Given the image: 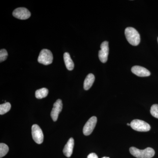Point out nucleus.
Instances as JSON below:
<instances>
[{"instance_id":"f257e3e1","label":"nucleus","mask_w":158,"mask_h":158,"mask_svg":"<svg viewBox=\"0 0 158 158\" xmlns=\"http://www.w3.org/2000/svg\"><path fill=\"white\" fill-rule=\"evenodd\" d=\"M130 152L132 155L137 158H151L155 153L154 150L150 147L144 150H140L132 147L130 148Z\"/></svg>"},{"instance_id":"f03ea898","label":"nucleus","mask_w":158,"mask_h":158,"mask_svg":"<svg viewBox=\"0 0 158 158\" xmlns=\"http://www.w3.org/2000/svg\"><path fill=\"white\" fill-rule=\"evenodd\" d=\"M125 35L128 42L131 45L137 46L140 42V36L138 31L133 27H129L125 30Z\"/></svg>"},{"instance_id":"7ed1b4c3","label":"nucleus","mask_w":158,"mask_h":158,"mask_svg":"<svg viewBox=\"0 0 158 158\" xmlns=\"http://www.w3.org/2000/svg\"><path fill=\"white\" fill-rule=\"evenodd\" d=\"M53 59V56L52 52L47 49H44L40 51L37 60L40 64L48 65L52 64Z\"/></svg>"},{"instance_id":"20e7f679","label":"nucleus","mask_w":158,"mask_h":158,"mask_svg":"<svg viewBox=\"0 0 158 158\" xmlns=\"http://www.w3.org/2000/svg\"><path fill=\"white\" fill-rule=\"evenodd\" d=\"M131 126L133 130L140 132H147L151 129L150 125L140 119H134L131 122Z\"/></svg>"},{"instance_id":"39448f33","label":"nucleus","mask_w":158,"mask_h":158,"mask_svg":"<svg viewBox=\"0 0 158 158\" xmlns=\"http://www.w3.org/2000/svg\"><path fill=\"white\" fill-rule=\"evenodd\" d=\"M32 135L33 139L37 144H40L44 140V135L42 130L37 124L32 127Z\"/></svg>"},{"instance_id":"423d86ee","label":"nucleus","mask_w":158,"mask_h":158,"mask_svg":"<svg viewBox=\"0 0 158 158\" xmlns=\"http://www.w3.org/2000/svg\"><path fill=\"white\" fill-rule=\"evenodd\" d=\"M101 50L99 51L98 57L101 62L106 63L108 60L109 55V42L107 41L102 43L100 46Z\"/></svg>"},{"instance_id":"0eeeda50","label":"nucleus","mask_w":158,"mask_h":158,"mask_svg":"<svg viewBox=\"0 0 158 158\" xmlns=\"http://www.w3.org/2000/svg\"><path fill=\"white\" fill-rule=\"evenodd\" d=\"M97 122L96 116H92L86 123L83 128V133L86 136L89 135L93 132Z\"/></svg>"},{"instance_id":"6e6552de","label":"nucleus","mask_w":158,"mask_h":158,"mask_svg":"<svg viewBox=\"0 0 158 158\" xmlns=\"http://www.w3.org/2000/svg\"><path fill=\"white\" fill-rule=\"evenodd\" d=\"M12 15L14 17L21 20L28 19L31 16L30 11L25 8H18L15 9Z\"/></svg>"},{"instance_id":"1a4fd4ad","label":"nucleus","mask_w":158,"mask_h":158,"mask_svg":"<svg viewBox=\"0 0 158 158\" xmlns=\"http://www.w3.org/2000/svg\"><path fill=\"white\" fill-rule=\"evenodd\" d=\"M62 109V101L61 99H58L54 104L53 108L51 113V116L54 121H57L59 115Z\"/></svg>"},{"instance_id":"9d476101","label":"nucleus","mask_w":158,"mask_h":158,"mask_svg":"<svg viewBox=\"0 0 158 158\" xmlns=\"http://www.w3.org/2000/svg\"><path fill=\"white\" fill-rule=\"evenodd\" d=\"M131 71L136 76L140 77H148L150 75L149 71L142 66L135 65L131 68Z\"/></svg>"},{"instance_id":"9b49d317","label":"nucleus","mask_w":158,"mask_h":158,"mask_svg":"<svg viewBox=\"0 0 158 158\" xmlns=\"http://www.w3.org/2000/svg\"><path fill=\"white\" fill-rule=\"evenodd\" d=\"M74 145V141L73 138H70L65 144L63 150V153L65 156L69 158L71 156L73 152Z\"/></svg>"},{"instance_id":"f8f14e48","label":"nucleus","mask_w":158,"mask_h":158,"mask_svg":"<svg viewBox=\"0 0 158 158\" xmlns=\"http://www.w3.org/2000/svg\"><path fill=\"white\" fill-rule=\"evenodd\" d=\"M95 80V77L93 74L90 73L85 78L84 83V88L85 90H88L93 85Z\"/></svg>"},{"instance_id":"ddd939ff","label":"nucleus","mask_w":158,"mask_h":158,"mask_svg":"<svg viewBox=\"0 0 158 158\" xmlns=\"http://www.w3.org/2000/svg\"><path fill=\"white\" fill-rule=\"evenodd\" d=\"M64 60L66 68L69 70H73L74 67V64L71 58L70 55L68 52H65L64 53Z\"/></svg>"},{"instance_id":"4468645a","label":"nucleus","mask_w":158,"mask_h":158,"mask_svg":"<svg viewBox=\"0 0 158 158\" xmlns=\"http://www.w3.org/2000/svg\"><path fill=\"white\" fill-rule=\"evenodd\" d=\"M48 89L46 88H42L36 90L35 92V96L36 98L42 99L46 97L48 95Z\"/></svg>"},{"instance_id":"2eb2a0df","label":"nucleus","mask_w":158,"mask_h":158,"mask_svg":"<svg viewBox=\"0 0 158 158\" xmlns=\"http://www.w3.org/2000/svg\"><path fill=\"white\" fill-rule=\"evenodd\" d=\"M11 108V105L10 103L6 102L3 104L0 105V114L3 115L8 113L10 110Z\"/></svg>"},{"instance_id":"dca6fc26","label":"nucleus","mask_w":158,"mask_h":158,"mask_svg":"<svg viewBox=\"0 0 158 158\" xmlns=\"http://www.w3.org/2000/svg\"><path fill=\"white\" fill-rule=\"evenodd\" d=\"M9 148L7 144L4 143L0 144V158H2L8 153Z\"/></svg>"},{"instance_id":"f3484780","label":"nucleus","mask_w":158,"mask_h":158,"mask_svg":"<svg viewBox=\"0 0 158 158\" xmlns=\"http://www.w3.org/2000/svg\"><path fill=\"white\" fill-rule=\"evenodd\" d=\"M152 115L156 118H158V105L154 104L152 106L150 110Z\"/></svg>"},{"instance_id":"a211bd4d","label":"nucleus","mask_w":158,"mask_h":158,"mask_svg":"<svg viewBox=\"0 0 158 158\" xmlns=\"http://www.w3.org/2000/svg\"><path fill=\"white\" fill-rule=\"evenodd\" d=\"M8 56V53L6 50L5 49H1L0 51V62H2L6 60Z\"/></svg>"},{"instance_id":"6ab92c4d","label":"nucleus","mask_w":158,"mask_h":158,"mask_svg":"<svg viewBox=\"0 0 158 158\" xmlns=\"http://www.w3.org/2000/svg\"><path fill=\"white\" fill-rule=\"evenodd\" d=\"M87 158H98V156L94 153H91L88 156Z\"/></svg>"},{"instance_id":"aec40b11","label":"nucleus","mask_w":158,"mask_h":158,"mask_svg":"<svg viewBox=\"0 0 158 158\" xmlns=\"http://www.w3.org/2000/svg\"><path fill=\"white\" fill-rule=\"evenodd\" d=\"M102 158H110L108 157H102Z\"/></svg>"},{"instance_id":"412c9836","label":"nucleus","mask_w":158,"mask_h":158,"mask_svg":"<svg viewBox=\"0 0 158 158\" xmlns=\"http://www.w3.org/2000/svg\"><path fill=\"white\" fill-rule=\"evenodd\" d=\"M127 126H131V124H130V123H127Z\"/></svg>"},{"instance_id":"4be33fe9","label":"nucleus","mask_w":158,"mask_h":158,"mask_svg":"<svg viewBox=\"0 0 158 158\" xmlns=\"http://www.w3.org/2000/svg\"></svg>"}]
</instances>
